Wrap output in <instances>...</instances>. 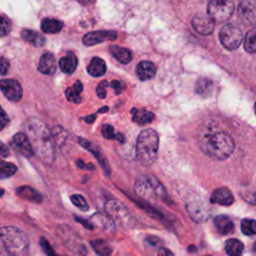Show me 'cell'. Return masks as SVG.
<instances>
[{"label": "cell", "mask_w": 256, "mask_h": 256, "mask_svg": "<svg viewBox=\"0 0 256 256\" xmlns=\"http://www.w3.org/2000/svg\"><path fill=\"white\" fill-rule=\"evenodd\" d=\"M198 144L203 153L214 160H225L234 150L231 135L216 128H206L202 131L199 134Z\"/></svg>", "instance_id": "cell-1"}, {"label": "cell", "mask_w": 256, "mask_h": 256, "mask_svg": "<svg viewBox=\"0 0 256 256\" xmlns=\"http://www.w3.org/2000/svg\"><path fill=\"white\" fill-rule=\"evenodd\" d=\"M24 129L34 154L43 162L52 163L55 158V144L51 132L45 124L38 119H30L25 123Z\"/></svg>", "instance_id": "cell-2"}, {"label": "cell", "mask_w": 256, "mask_h": 256, "mask_svg": "<svg viewBox=\"0 0 256 256\" xmlns=\"http://www.w3.org/2000/svg\"><path fill=\"white\" fill-rule=\"evenodd\" d=\"M0 256H29L27 234L14 226L1 227Z\"/></svg>", "instance_id": "cell-3"}, {"label": "cell", "mask_w": 256, "mask_h": 256, "mask_svg": "<svg viewBox=\"0 0 256 256\" xmlns=\"http://www.w3.org/2000/svg\"><path fill=\"white\" fill-rule=\"evenodd\" d=\"M159 137L155 130L148 128L141 131L136 140V158L145 166L153 164L157 158Z\"/></svg>", "instance_id": "cell-4"}, {"label": "cell", "mask_w": 256, "mask_h": 256, "mask_svg": "<svg viewBox=\"0 0 256 256\" xmlns=\"http://www.w3.org/2000/svg\"><path fill=\"white\" fill-rule=\"evenodd\" d=\"M135 194L145 201H167L168 194L162 183L152 175H143L136 179Z\"/></svg>", "instance_id": "cell-5"}, {"label": "cell", "mask_w": 256, "mask_h": 256, "mask_svg": "<svg viewBox=\"0 0 256 256\" xmlns=\"http://www.w3.org/2000/svg\"><path fill=\"white\" fill-rule=\"evenodd\" d=\"M106 214L112 219L115 225L125 229L135 225V219L124 203L117 199H110L105 204Z\"/></svg>", "instance_id": "cell-6"}, {"label": "cell", "mask_w": 256, "mask_h": 256, "mask_svg": "<svg viewBox=\"0 0 256 256\" xmlns=\"http://www.w3.org/2000/svg\"><path fill=\"white\" fill-rule=\"evenodd\" d=\"M234 10L233 0H209L207 13L213 21L224 22L230 18Z\"/></svg>", "instance_id": "cell-7"}, {"label": "cell", "mask_w": 256, "mask_h": 256, "mask_svg": "<svg viewBox=\"0 0 256 256\" xmlns=\"http://www.w3.org/2000/svg\"><path fill=\"white\" fill-rule=\"evenodd\" d=\"M221 44L228 50H235L242 42L243 35L241 29L233 24L223 26L219 33Z\"/></svg>", "instance_id": "cell-8"}, {"label": "cell", "mask_w": 256, "mask_h": 256, "mask_svg": "<svg viewBox=\"0 0 256 256\" xmlns=\"http://www.w3.org/2000/svg\"><path fill=\"white\" fill-rule=\"evenodd\" d=\"M186 209L190 218L197 223L204 222L210 217V207L202 199H191L187 202Z\"/></svg>", "instance_id": "cell-9"}, {"label": "cell", "mask_w": 256, "mask_h": 256, "mask_svg": "<svg viewBox=\"0 0 256 256\" xmlns=\"http://www.w3.org/2000/svg\"><path fill=\"white\" fill-rule=\"evenodd\" d=\"M255 0H242L238 7V21L243 25H253L256 19Z\"/></svg>", "instance_id": "cell-10"}, {"label": "cell", "mask_w": 256, "mask_h": 256, "mask_svg": "<svg viewBox=\"0 0 256 256\" xmlns=\"http://www.w3.org/2000/svg\"><path fill=\"white\" fill-rule=\"evenodd\" d=\"M0 90L10 101L17 102L22 98V87L20 83L15 79L0 80Z\"/></svg>", "instance_id": "cell-11"}, {"label": "cell", "mask_w": 256, "mask_h": 256, "mask_svg": "<svg viewBox=\"0 0 256 256\" xmlns=\"http://www.w3.org/2000/svg\"><path fill=\"white\" fill-rule=\"evenodd\" d=\"M10 145L17 153L26 158H30L34 155V151L32 149L30 141L24 132L16 133L13 136Z\"/></svg>", "instance_id": "cell-12"}, {"label": "cell", "mask_w": 256, "mask_h": 256, "mask_svg": "<svg viewBox=\"0 0 256 256\" xmlns=\"http://www.w3.org/2000/svg\"><path fill=\"white\" fill-rule=\"evenodd\" d=\"M117 34L115 31L111 30H99V31H92L84 35L83 43L86 46H93L105 41L115 40Z\"/></svg>", "instance_id": "cell-13"}, {"label": "cell", "mask_w": 256, "mask_h": 256, "mask_svg": "<svg viewBox=\"0 0 256 256\" xmlns=\"http://www.w3.org/2000/svg\"><path fill=\"white\" fill-rule=\"evenodd\" d=\"M78 142L80 145H82L86 150L90 151L94 156L95 158L97 159L98 163L100 164V166L102 167V169L104 170V172L109 175L110 174V167H109V164H108V161L104 155V153L100 150V148L98 146H96L95 144H93L91 141L85 139V138H82V137H79L78 138Z\"/></svg>", "instance_id": "cell-14"}, {"label": "cell", "mask_w": 256, "mask_h": 256, "mask_svg": "<svg viewBox=\"0 0 256 256\" xmlns=\"http://www.w3.org/2000/svg\"><path fill=\"white\" fill-rule=\"evenodd\" d=\"M192 27L201 35H209L214 30V21L209 16L196 15L191 20Z\"/></svg>", "instance_id": "cell-15"}, {"label": "cell", "mask_w": 256, "mask_h": 256, "mask_svg": "<svg viewBox=\"0 0 256 256\" xmlns=\"http://www.w3.org/2000/svg\"><path fill=\"white\" fill-rule=\"evenodd\" d=\"M89 221L91 222L93 229H101L103 231H109V232L114 231L115 224L106 213L94 214Z\"/></svg>", "instance_id": "cell-16"}, {"label": "cell", "mask_w": 256, "mask_h": 256, "mask_svg": "<svg viewBox=\"0 0 256 256\" xmlns=\"http://www.w3.org/2000/svg\"><path fill=\"white\" fill-rule=\"evenodd\" d=\"M210 202L220 204V205L229 206L234 202V197L228 188L221 187V188H217L213 191V193L211 194V197H210Z\"/></svg>", "instance_id": "cell-17"}, {"label": "cell", "mask_w": 256, "mask_h": 256, "mask_svg": "<svg viewBox=\"0 0 256 256\" xmlns=\"http://www.w3.org/2000/svg\"><path fill=\"white\" fill-rule=\"evenodd\" d=\"M38 70L45 75H51L56 71V60L52 53L46 52L41 56L38 64Z\"/></svg>", "instance_id": "cell-18"}, {"label": "cell", "mask_w": 256, "mask_h": 256, "mask_svg": "<svg viewBox=\"0 0 256 256\" xmlns=\"http://www.w3.org/2000/svg\"><path fill=\"white\" fill-rule=\"evenodd\" d=\"M213 222L216 230L222 235L230 234L234 229V224L230 217H228L227 215H218L214 218Z\"/></svg>", "instance_id": "cell-19"}, {"label": "cell", "mask_w": 256, "mask_h": 256, "mask_svg": "<svg viewBox=\"0 0 256 256\" xmlns=\"http://www.w3.org/2000/svg\"><path fill=\"white\" fill-rule=\"evenodd\" d=\"M136 73L140 80L146 81V80H149L154 77V75L156 73V67L150 61H142L138 64Z\"/></svg>", "instance_id": "cell-20"}, {"label": "cell", "mask_w": 256, "mask_h": 256, "mask_svg": "<svg viewBox=\"0 0 256 256\" xmlns=\"http://www.w3.org/2000/svg\"><path fill=\"white\" fill-rule=\"evenodd\" d=\"M78 64V60L76 55L73 52H68L65 56H63L59 61V66L62 72L66 74H71L75 71Z\"/></svg>", "instance_id": "cell-21"}, {"label": "cell", "mask_w": 256, "mask_h": 256, "mask_svg": "<svg viewBox=\"0 0 256 256\" xmlns=\"http://www.w3.org/2000/svg\"><path fill=\"white\" fill-rule=\"evenodd\" d=\"M21 37L23 38V40L32 44L35 47H41L46 42V38L41 33L34 31V30L24 29L21 32Z\"/></svg>", "instance_id": "cell-22"}, {"label": "cell", "mask_w": 256, "mask_h": 256, "mask_svg": "<svg viewBox=\"0 0 256 256\" xmlns=\"http://www.w3.org/2000/svg\"><path fill=\"white\" fill-rule=\"evenodd\" d=\"M17 194L19 197L31 202L40 203L42 201V196L30 186H21L17 188Z\"/></svg>", "instance_id": "cell-23"}, {"label": "cell", "mask_w": 256, "mask_h": 256, "mask_svg": "<svg viewBox=\"0 0 256 256\" xmlns=\"http://www.w3.org/2000/svg\"><path fill=\"white\" fill-rule=\"evenodd\" d=\"M87 71L90 75H92L94 77L103 76L106 72V64L101 58L94 57L91 60V62L89 63V65L87 67Z\"/></svg>", "instance_id": "cell-24"}, {"label": "cell", "mask_w": 256, "mask_h": 256, "mask_svg": "<svg viewBox=\"0 0 256 256\" xmlns=\"http://www.w3.org/2000/svg\"><path fill=\"white\" fill-rule=\"evenodd\" d=\"M110 53L113 55V57L116 60H118L123 64H128L132 60L131 52L124 47L113 45L110 47Z\"/></svg>", "instance_id": "cell-25"}, {"label": "cell", "mask_w": 256, "mask_h": 256, "mask_svg": "<svg viewBox=\"0 0 256 256\" xmlns=\"http://www.w3.org/2000/svg\"><path fill=\"white\" fill-rule=\"evenodd\" d=\"M131 113H132V120L139 125L150 123L154 119V114L145 109L138 110L136 108H133L131 110Z\"/></svg>", "instance_id": "cell-26"}, {"label": "cell", "mask_w": 256, "mask_h": 256, "mask_svg": "<svg viewBox=\"0 0 256 256\" xmlns=\"http://www.w3.org/2000/svg\"><path fill=\"white\" fill-rule=\"evenodd\" d=\"M63 28V23L53 18H45L41 22V29L45 33H57Z\"/></svg>", "instance_id": "cell-27"}, {"label": "cell", "mask_w": 256, "mask_h": 256, "mask_svg": "<svg viewBox=\"0 0 256 256\" xmlns=\"http://www.w3.org/2000/svg\"><path fill=\"white\" fill-rule=\"evenodd\" d=\"M244 245L238 239H228L225 242V250L229 256H240L243 252Z\"/></svg>", "instance_id": "cell-28"}, {"label": "cell", "mask_w": 256, "mask_h": 256, "mask_svg": "<svg viewBox=\"0 0 256 256\" xmlns=\"http://www.w3.org/2000/svg\"><path fill=\"white\" fill-rule=\"evenodd\" d=\"M83 90V85L82 83L78 80L75 82L73 87L67 88L65 91V95L68 101L73 102V103H80L81 102V96L80 93Z\"/></svg>", "instance_id": "cell-29"}, {"label": "cell", "mask_w": 256, "mask_h": 256, "mask_svg": "<svg viewBox=\"0 0 256 256\" xmlns=\"http://www.w3.org/2000/svg\"><path fill=\"white\" fill-rule=\"evenodd\" d=\"M91 247L99 256H110L112 249L109 244L103 239H95L90 242Z\"/></svg>", "instance_id": "cell-30"}, {"label": "cell", "mask_w": 256, "mask_h": 256, "mask_svg": "<svg viewBox=\"0 0 256 256\" xmlns=\"http://www.w3.org/2000/svg\"><path fill=\"white\" fill-rule=\"evenodd\" d=\"M245 50L249 53H254L256 51V29L252 28L249 30L245 36L244 40Z\"/></svg>", "instance_id": "cell-31"}, {"label": "cell", "mask_w": 256, "mask_h": 256, "mask_svg": "<svg viewBox=\"0 0 256 256\" xmlns=\"http://www.w3.org/2000/svg\"><path fill=\"white\" fill-rule=\"evenodd\" d=\"M17 171L15 164L6 161H0V179H5L13 176Z\"/></svg>", "instance_id": "cell-32"}, {"label": "cell", "mask_w": 256, "mask_h": 256, "mask_svg": "<svg viewBox=\"0 0 256 256\" xmlns=\"http://www.w3.org/2000/svg\"><path fill=\"white\" fill-rule=\"evenodd\" d=\"M241 230L243 234L253 236L256 234V222L253 219H243L241 222Z\"/></svg>", "instance_id": "cell-33"}, {"label": "cell", "mask_w": 256, "mask_h": 256, "mask_svg": "<svg viewBox=\"0 0 256 256\" xmlns=\"http://www.w3.org/2000/svg\"><path fill=\"white\" fill-rule=\"evenodd\" d=\"M212 81L207 78L199 79L196 84V91L198 94H207L209 90L212 88Z\"/></svg>", "instance_id": "cell-34"}, {"label": "cell", "mask_w": 256, "mask_h": 256, "mask_svg": "<svg viewBox=\"0 0 256 256\" xmlns=\"http://www.w3.org/2000/svg\"><path fill=\"white\" fill-rule=\"evenodd\" d=\"M70 200L71 202L77 207L79 208L80 210L82 211H87L89 209V205L86 201V199L82 196V195H79V194H74L70 197Z\"/></svg>", "instance_id": "cell-35"}, {"label": "cell", "mask_w": 256, "mask_h": 256, "mask_svg": "<svg viewBox=\"0 0 256 256\" xmlns=\"http://www.w3.org/2000/svg\"><path fill=\"white\" fill-rule=\"evenodd\" d=\"M102 136L106 139H116V133L114 131V127L110 124H103L101 127Z\"/></svg>", "instance_id": "cell-36"}, {"label": "cell", "mask_w": 256, "mask_h": 256, "mask_svg": "<svg viewBox=\"0 0 256 256\" xmlns=\"http://www.w3.org/2000/svg\"><path fill=\"white\" fill-rule=\"evenodd\" d=\"M39 243H40V246L42 248V250L45 252V254L47 256H60L58 254H56V252L53 250V248L51 247L50 243L44 238V237H41L40 240H39Z\"/></svg>", "instance_id": "cell-37"}, {"label": "cell", "mask_w": 256, "mask_h": 256, "mask_svg": "<svg viewBox=\"0 0 256 256\" xmlns=\"http://www.w3.org/2000/svg\"><path fill=\"white\" fill-rule=\"evenodd\" d=\"M10 31H11L10 21L5 17L0 16V36H6L9 34Z\"/></svg>", "instance_id": "cell-38"}, {"label": "cell", "mask_w": 256, "mask_h": 256, "mask_svg": "<svg viewBox=\"0 0 256 256\" xmlns=\"http://www.w3.org/2000/svg\"><path fill=\"white\" fill-rule=\"evenodd\" d=\"M107 86H108V82L107 81H102L98 84L97 88H96V93L98 95L99 98L103 99L106 97V93H107Z\"/></svg>", "instance_id": "cell-39"}, {"label": "cell", "mask_w": 256, "mask_h": 256, "mask_svg": "<svg viewBox=\"0 0 256 256\" xmlns=\"http://www.w3.org/2000/svg\"><path fill=\"white\" fill-rule=\"evenodd\" d=\"M110 85H111V87L114 89V91H115L116 94H120V93H121L123 90H125V88H126L125 83L122 82V81H118V80L112 81V82L110 83Z\"/></svg>", "instance_id": "cell-40"}, {"label": "cell", "mask_w": 256, "mask_h": 256, "mask_svg": "<svg viewBox=\"0 0 256 256\" xmlns=\"http://www.w3.org/2000/svg\"><path fill=\"white\" fill-rule=\"evenodd\" d=\"M9 67H10L9 61L4 57H0V76L7 74Z\"/></svg>", "instance_id": "cell-41"}, {"label": "cell", "mask_w": 256, "mask_h": 256, "mask_svg": "<svg viewBox=\"0 0 256 256\" xmlns=\"http://www.w3.org/2000/svg\"><path fill=\"white\" fill-rule=\"evenodd\" d=\"M8 122H9V118H8L6 112H5V111L1 108V106H0V124L3 125V126H5Z\"/></svg>", "instance_id": "cell-42"}, {"label": "cell", "mask_w": 256, "mask_h": 256, "mask_svg": "<svg viewBox=\"0 0 256 256\" xmlns=\"http://www.w3.org/2000/svg\"><path fill=\"white\" fill-rule=\"evenodd\" d=\"M9 155V149L8 147L0 141V157H7Z\"/></svg>", "instance_id": "cell-43"}, {"label": "cell", "mask_w": 256, "mask_h": 256, "mask_svg": "<svg viewBox=\"0 0 256 256\" xmlns=\"http://www.w3.org/2000/svg\"><path fill=\"white\" fill-rule=\"evenodd\" d=\"M158 256H174V254L171 252V250L167 248H160L158 252Z\"/></svg>", "instance_id": "cell-44"}, {"label": "cell", "mask_w": 256, "mask_h": 256, "mask_svg": "<svg viewBox=\"0 0 256 256\" xmlns=\"http://www.w3.org/2000/svg\"><path fill=\"white\" fill-rule=\"evenodd\" d=\"M76 164H77V166L80 167V168H85V169H90V170H93V169H94V166L91 165V163L88 164V165H86L82 160H77V161H76Z\"/></svg>", "instance_id": "cell-45"}, {"label": "cell", "mask_w": 256, "mask_h": 256, "mask_svg": "<svg viewBox=\"0 0 256 256\" xmlns=\"http://www.w3.org/2000/svg\"><path fill=\"white\" fill-rule=\"evenodd\" d=\"M147 241L149 242L150 245H154V246L158 245L161 242V240L159 238H157L156 236H150L149 238H147Z\"/></svg>", "instance_id": "cell-46"}, {"label": "cell", "mask_w": 256, "mask_h": 256, "mask_svg": "<svg viewBox=\"0 0 256 256\" xmlns=\"http://www.w3.org/2000/svg\"><path fill=\"white\" fill-rule=\"evenodd\" d=\"M95 118H96V115H95V114H92V115H89V116L85 117L84 120H85L87 123H93L94 120H95Z\"/></svg>", "instance_id": "cell-47"}, {"label": "cell", "mask_w": 256, "mask_h": 256, "mask_svg": "<svg viewBox=\"0 0 256 256\" xmlns=\"http://www.w3.org/2000/svg\"><path fill=\"white\" fill-rule=\"evenodd\" d=\"M80 4H82V5H90V4H92V3H94V1L95 0H77Z\"/></svg>", "instance_id": "cell-48"}, {"label": "cell", "mask_w": 256, "mask_h": 256, "mask_svg": "<svg viewBox=\"0 0 256 256\" xmlns=\"http://www.w3.org/2000/svg\"><path fill=\"white\" fill-rule=\"evenodd\" d=\"M106 111H108V107H107V106H105V107H103L102 109L98 110V112H99V113H100V112H106Z\"/></svg>", "instance_id": "cell-49"}, {"label": "cell", "mask_w": 256, "mask_h": 256, "mask_svg": "<svg viewBox=\"0 0 256 256\" xmlns=\"http://www.w3.org/2000/svg\"><path fill=\"white\" fill-rule=\"evenodd\" d=\"M188 250H189V251H196V247H195V246H189V247H188Z\"/></svg>", "instance_id": "cell-50"}, {"label": "cell", "mask_w": 256, "mask_h": 256, "mask_svg": "<svg viewBox=\"0 0 256 256\" xmlns=\"http://www.w3.org/2000/svg\"><path fill=\"white\" fill-rule=\"evenodd\" d=\"M4 192H5V191H4L2 188H0V197H1V196L4 194Z\"/></svg>", "instance_id": "cell-51"}, {"label": "cell", "mask_w": 256, "mask_h": 256, "mask_svg": "<svg viewBox=\"0 0 256 256\" xmlns=\"http://www.w3.org/2000/svg\"><path fill=\"white\" fill-rule=\"evenodd\" d=\"M3 127H4V126H3V125H1V124H0V131H1V130H2V129H3Z\"/></svg>", "instance_id": "cell-52"}, {"label": "cell", "mask_w": 256, "mask_h": 256, "mask_svg": "<svg viewBox=\"0 0 256 256\" xmlns=\"http://www.w3.org/2000/svg\"><path fill=\"white\" fill-rule=\"evenodd\" d=\"M207 256H210V255H207Z\"/></svg>", "instance_id": "cell-53"}]
</instances>
